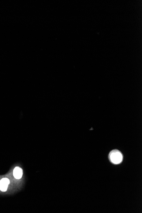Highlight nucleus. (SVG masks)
<instances>
[{
	"mask_svg": "<svg viewBox=\"0 0 142 213\" xmlns=\"http://www.w3.org/2000/svg\"><path fill=\"white\" fill-rule=\"evenodd\" d=\"M109 159L113 164H118L122 161L123 155L118 150H112L109 153Z\"/></svg>",
	"mask_w": 142,
	"mask_h": 213,
	"instance_id": "f257e3e1",
	"label": "nucleus"
},
{
	"mask_svg": "<svg viewBox=\"0 0 142 213\" xmlns=\"http://www.w3.org/2000/svg\"><path fill=\"white\" fill-rule=\"evenodd\" d=\"M10 183V180L8 178H4L1 180L0 181V190L3 192L7 191Z\"/></svg>",
	"mask_w": 142,
	"mask_h": 213,
	"instance_id": "f03ea898",
	"label": "nucleus"
},
{
	"mask_svg": "<svg viewBox=\"0 0 142 213\" xmlns=\"http://www.w3.org/2000/svg\"><path fill=\"white\" fill-rule=\"evenodd\" d=\"M13 175L16 179H20L23 175L22 169L19 167H15L13 171Z\"/></svg>",
	"mask_w": 142,
	"mask_h": 213,
	"instance_id": "7ed1b4c3",
	"label": "nucleus"
}]
</instances>
